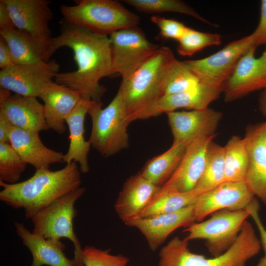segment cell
I'll return each instance as SVG.
<instances>
[{"mask_svg":"<svg viewBox=\"0 0 266 266\" xmlns=\"http://www.w3.org/2000/svg\"><path fill=\"white\" fill-rule=\"evenodd\" d=\"M60 24V33L52 38L47 59L49 61L58 49L67 47L73 52L77 68L73 71L58 73L55 82L78 91L85 100L102 102L107 89L100 81L114 74L109 37L95 33L63 18Z\"/></svg>","mask_w":266,"mask_h":266,"instance_id":"cell-1","label":"cell"},{"mask_svg":"<svg viewBox=\"0 0 266 266\" xmlns=\"http://www.w3.org/2000/svg\"><path fill=\"white\" fill-rule=\"evenodd\" d=\"M81 172L76 162L63 168L36 170L29 179L13 184L0 181V200L15 209L23 208L31 219L39 211L64 195L80 187Z\"/></svg>","mask_w":266,"mask_h":266,"instance_id":"cell-2","label":"cell"},{"mask_svg":"<svg viewBox=\"0 0 266 266\" xmlns=\"http://www.w3.org/2000/svg\"><path fill=\"white\" fill-rule=\"evenodd\" d=\"M188 242L178 236L171 239L159 252L158 266H245L262 248L259 238L247 221L234 243L219 256L207 258L193 253Z\"/></svg>","mask_w":266,"mask_h":266,"instance_id":"cell-3","label":"cell"},{"mask_svg":"<svg viewBox=\"0 0 266 266\" xmlns=\"http://www.w3.org/2000/svg\"><path fill=\"white\" fill-rule=\"evenodd\" d=\"M175 59L172 50L161 46L133 75L123 80L118 91L129 123L163 96L162 85L166 69Z\"/></svg>","mask_w":266,"mask_h":266,"instance_id":"cell-4","label":"cell"},{"mask_svg":"<svg viewBox=\"0 0 266 266\" xmlns=\"http://www.w3.org/2000/svg\"><path fill=\"white\" fill-rule=\"evenodd\" d=\"M74 5H61L63 19L98 34L107 35L137 26L139 17L114 0H79Z\"/></svg>","mask_w":266,"mask_h":266,"instance_id":"cell-5","label":"cell"},{"mask_svg":"<svg viewBox=\"0 0 266 266\" xmlns=\"http://www.w3.org/2000/svg\"><path fill=\"white\" fill-rule=\"evenodd\" d=\"M102 106V102L92 101L89 106L87 114L91 118L92 130L88 140L102 156L109 157L129 147L130 123L119 91L106 107Z\"/></svg>","mask_w":266,"mask_h":266,"instance_id":"cell-6","label":"cell"},{"mask_svg":"<svg viewBox=\"0 0 266 266\" xmlns=\"http://www.w3.org/2000/svg\"><path fill=\"white\" fill-rule=\"evenodd\" d=\"M85 191V188L83 187L73 190L39 211L31 219L33 225V233L56 241L62 238L70 240L74 246L73 259L78 266H84L83 248L74 231L73 222L77 215L74 204Z\"/></svg>","mask_w":266,"mask_h":266,"instance_id":"cell-7","label":"cell"},{"mask_svg":"<svg viewBox=\"0 0 266 266\" xmlns=\"http://www.w3.org/2000/svg\"><path fill=\"white\" fill-rule=\"evenodd\" d=\"M249 217L246 209L216 212L207 220L188 227L184 231L187 233L184 239L188 241L204 239L212 256H219L234 243Z\"/></svg>","mask_w":266,"mask_h":266,"instance_id":"cell-8","label":"cell"},{"mask_svg":"<svg viewBox=\"0 0 266 266\" xmlns=\"http://www.w3.org/2000/svg\"><path fill=\"white\" fill-rule=\"evenodd\" d=\"M109 38L113 73L122 80L133 75L161 47L149 41L138 26L115 32Z\"/></svg>","mask_w":266,"mask_h":266,"instance_id":"cell-9","label":"cell"},{"mask_svg":"<svg viewBox=\"0 0 266 266\" xmlns=\"http://www.w3.org/2000/svg\"><path fill=\"white\" fill-rule=\"evenodd\" d=\"M254 46H256L251 33L229 42L221 50L208 57L184 61V62L200 82L223 88L241 57Z\"/></svg>","mask_w":266,"mask_h":266,"instance_id":"cell-10","label":"cell"},{"mask_svg":"<svg viewBox=\"0 0 266 266\" xmlns=\"http://www.w3.org/2000/svg\"><path fill=\"white\" fill-rule=\"evenodd\" d=\"M1 0L6 5L15 27L30 35L41 45L47 53L52 38L49 28V23L54 16L49 6L51 1Z\"/></svg>","mask_w":266,"mask_h":266,"instance_id":"cell-11","label":"cell"},{"mask_svg":"<svg viewBox=\"0 0 266 266\" xmlns=\"http://www.w3.org/2000/svg\"><path fill=\"white\" fill-rule=\"evenodd\" d=\"M256 48L252 46L243 55L223 85L225 101L237 100L254 91L266 88V46L259 57L255 56Z\"/></svg>","mask_w":266,"mask_h":266,"instance_id":"cell-12","label":"cell"},{"mask_svg":"<svg viewBox=\"0 0 266 266\" xmlns=\"http://www.w3.org/2000/svg\"><path fill=\"white\" fill-rule=\"evenodd\" d=\"M54 60L40 64L13 65L0 71V88L25 97L39 98L48 83L59 73Z\"/></svg>","mask_w":266,"mask_h":266,"instance_id":"cell-13","label":"cell"},{"mask_svg":"<svg viewBox=\"0 0 266 266\" xmlns=\"http://www.w3.org/2000/svg\"><path fill=\"white\" fill-rule=\"evenodd\" d=\"M245 180L225 181L214 189L199 195L194 204L197 221L222 210H245L255 198Z\"/></svg>","mask_w":266,"mask_h":266,"instance_id":"cell-14","label":"cell"},{"mask_svg":"<svg viewBox=\"0 0 266 266\" xmlns=\"http://www.w3.org/2000/svg\"><path fill=\"white\" fill-rule=\"evenodd\" d=\"M166 114L173 137V142L182 143L187 146L199 139L216 135L222 118L221 112L209 107Z\"/></svg>","mask_w":266,"mask_h":266,"instance_id":"cell-15","label":"cell"},{"mask_svg":"<svg viewBox=\"0 0 266 266\" xmlns=\"http://www.w3.org/2000/svg\"><path fill=\"white\" fill-rule=\"evenodd\" d=\"M215 136L203 137L188 145L175 171L159 192L182 193L194 190L203 172L208 146Z\"/></svg>","mask_w":266,"mask_h":266,"instance_id":"cell-16","label":"cell"},{"mask_svg":"<svg viewBox=\"0 0 266 266\" xmlns=\"http://www.w3.org/2000/svg\"><path fill=\"white\" fill-rule=\"evenodd\" d=\"M243 138L248 158L245 181L266 205V121L249 125Z\"/></svg>","mask_w":266,"mask_h":266,"instance_id":"cell-17","label":"cell"},{"mask_svg":"<svg viewBox=\"0 0 266 266\" xmlns=\"http://www.w3.org/2000/svg\"><path fill=\"white\" fill-rule=\"evenodd\" d=\"M195 221L194 204H192L172 213L136 217L125 224L139 230L149 248L154 251L174 231L180 227H188Z\"/></svg>","mask_w":266,"mask_h":266,"instance_id":"cell-18","label":"cell"},{"mask_svg":"<svg viewBox=\"0 0 266 266\" xmlns=\"http://www.w3.org/2000/svg\"><path fill=\"white\" fill-rule=\"evenodd\" d=\"M222 93V88L201 82L191 90L173 95L163 96L156 102L141 113L137 120L157 116L179 108L189 110L208 108Z\"/></svg>","mask_w":266,"mask_h":266,"instance_id":"cell-19","label":"cell"},{"mask_svg":"<svg viewBox=\"0 0 266 266\" xmlns=\"http://www.w3.org/2000/svg\"><path fill=\"white\" fill-rule=\"evenodd\" d=\"M43 101L44 113L49 129L62 134L66 131V119L81 98L79 92L51 81L39 97Z\"/></svg>","mask_w":266,"mask_h":266,"instance_id":"cell-20","label":"cell"},{"mask_svg":"<svg viewBox=\"0 0 266 266\" xmlns=\"http://www.w3.org/2000/svg\"><path fill=\"white\" fill-rule=\"evenodd\" d=\"M160 188L139 173L129 177L123 184L114 204L119 218L126 223L138 217Z\"/></svg>","mask_w":266,"mask_h":266,"instance_id":"cell-21","label":"cell"},{"mask_svg":"<svg viewBox=\"0 0 266 266\" xmlns=\"http://www.w3.org/2000/svg\"><path fill=\"white\" fill-rule=\"evenodd\" d=\"M9 143L24 162L36 170L50 169L52 164L64 162V154L45 146L38 132L13 127Z\"/></svg>","mask_w":266,"mask_h":266,"instance_id":"cell-22","label":"cell"},{"mask_svg":"<svg viewBox=\"0 0 266 266\" xmlns=\"http://www.w3.org/2000/svg\"><path fill=\"white\" fill-rule=\"evenodd\" d=\"M0 112L6 116L14 127L38 133L49 129L43 104L37 98L11 94L0 101Z\"/></svg>","mask_w":266,"mask_h":266,"instance_id":"cell-23","label":"cell"},{"mask_svg":"<svg viewBox=\"0 0 266 266\" xmlns=\"http://www.w3.org/2000/svg\"><path fill=\"white\" fill-rule=\"evenodd\" d=\"M16 233L33 257L31 266H78L66 256L65 245L61 240L46 238L30 232L23 223L15 222Z\"/></svg>","mask_w":266,"mask_h":266,"instance_id":"cell-24","label":"cell"},{"mask_svg":"<svg viewBox=\"0 0 266 266\" xmlns=\"http://www.w3.org/2000/svg\"><path fill=\"white\" fill-rule=\"evenodd\" d=\"M92 102L81 98L66 119L69 131V143L63 162L66 164L72 162L78 163L82 173L90 170L88 156L91 144L85 139L84 121Z\"/></svg>","mask_w":266,"mask_h":266,"instance_id":"cell-25","label":"cell"},{"mask_svg":"<svg viewBox=\"0 0 266 266\" xmlns=\"http://www.w3.org/2000/svg\"><path fill=\"white\" fill-rule=\"evenodd\" d=\"M0 36L8 45L14 65L48 62L46 51L41 45L30 35L15 27L0 28Z\"/></svg>","mask_w":266,"mask_h":266,"instance_id":"cell-26","label":"cell"},{"mask_svg":"<svg viewBox=\"0 0 266 266\" xmlns=\"http://www.w3.org/2000/svg\"><path fill=\"white\" fill-rule=\"evenodd\" d=\"M186 147L184 143L173 142L166 151L148 161L138 173L153 184L161 187L175 171Z\"/></svg>","mask_w":266,"mask_h":266,"instance_id":"cell-27","label":"cell"},{"mask_svg":"<svg viewBox=\"0 0 266 266\" xmlns=\"http://www.w3.org/2000/svg\"><path fill=\"white\" fill-rule=\"evenodd\" d=\"M225 148L212 141L209 145L203 172L194 190L198 195L225 182Z\"/></svg>","mask_w":266,"mask_h":266,"instance_id":"cell-28","label":"cell"},{"mask_svg":"<svg viewBox=\"0 0 266 266\" xmlns=\"http://www.w3.org/2000/svg\"><path fill=\"white\" fill-rule=\"evenodd\" d=\"M225 148V181L245 180L248 158L244 138L232 136Z\"/></svg>","mask_w":266,"mask_h":266,"instance_id":"cell-29","label":"cell"},{"mask_svg":"<svg viewBox=\"0 0 266 266\" xmlns=\"http://www.w3.org/2000/svg\"><path fill=\"white\" fill-rule=\"evenodd\" d=\"M198 196L194 190L182 193H161L158 191L138 217H150L177 211L194 204Z\"/></svg>","mask_w":266,"mask_h":266,"instance_id":"cell-30","label":"cell"},{"mask_svg":"<svg viewBox=\"0 0 266 266\" xmlns=\"http://www.w3.org/2000/svg\"><path fill=\"white\" fill-rule=\"evenodd\" d=\"M200 81L184 63L176 58L165 73L162 85L163 96L184 92L199 85Z\"/></svg>","mask_w":266,"mask_h":266,"instance_id":"cell-31","label":"cell"},{"mask_svg":"<svg viewBox=\"0 0 266 266\" xmlns=\"http://www.w3.org/2000/svg\"><path fill=\"white\" fill-rule=\"evenodd\" d=\"M125 3L138 11L146 13H160L166 12L186 14L212 26L216 27L200 16L186 2L179 0H124Z\"/></svg>","mask_w":266,"mask_h":266,"instance_id":"cell-32","label":"cell"},{"mask_svg":"<svg viewBox=\"0 0 266 266\" xmlns=\"http://www.w3.org/2000/svg\"><path fill=\"white\" fill-rule=\"evenodd\" d=\"M178 42V54L192 56L207 47L220 45L222 37L218 33L200 32L189 27Z\"/></svg>","mask_w":266,"mask_h":266,"instance_id":"cell-33","label":"cell"},{"mask_svg":"<svg viewBox=\"0 0 266 266\" xmlns=\"http://www.w3.org/2000/svg\"><path fill=\"white\" fill-rule=\"evenodd\" d=\"M28 164L9 143H0V181L9 184L18 182Z\"/></svg>","mask_w":266,"mask_h":266,"instance_id":"cell-34","label":"cell"},{"mask_svg":"<svg viewBox=\"0 0 266 266\" xmlns=\"http://www.w3.org/2000/svg\"><path fill=\"white\" fill-rule=\"evenodd\" d=\"M84 266H127L129 259L123 255H113L110 250H102L93 246L83 249Z\"/></svg>","mask_w":266,"mask_h":266,"instance_id":"cell-35","label":"cell"},{"mask_svg":"<svg viewBox=\"0 0 266 266\" xmlns=\"http://www.w3.org/2000/svg\"><path fill=\"white\" fill-rule=\"evenodd\" d=\"M150 19L159 28L161 36L167 39L178 41L189 28L181 22L157 15L152 16Z\"/></svg>","mask_w":266,"mask_h":266,"instance_id":"cell-36","label":"cell"},{"mask_svg":"<svg viewBox=\"0 0 266 266\" xmlns=\"http://www.w3.org/2000/svg\"><path fill=\"white\" fill-rule=\"evenodd\" d=\"M246 209L257 226L260 235L259 239L261 247L264 252V256L260 259L257 266H266V229L259 216V203L255 198L254 199Z\"/></svg>","mask_w":266,"mask_h":266,"instance_id":"cell-37","label":"cell"},{"mask_svg":"<svg viewBox=\"0 0 266 266\" xmlns=\"http://www.w3.org/2000/svg\"><path fill=\"white\" fill-rule=\"evenodd\" d=\"M255 45H266V0L261 1L260 17L258 25L252 33Z\"/></svg>","mask_w":266,"mask_h":266,"instance_id":"cell-38","label":"cell"},{"mask_svg":"<svg viewBox=\"0 0 266 266\" xmlns=\"http://www.w3.org/2000/svg\"><path fill=\"white\" fill-rule=\"evenodd\" d=\"M14 64L11 54L4 39L0 36V67L5 69Z\"/></svg>","mask_w":266,"mask_h":266,"instance_id":"cell-39","label":"cell"},{"mask_svg":"<svg viewBox=\"0 0 266 266\" xmlns=\"http://www.w3.org/2000/svg\"><path fill=\"white\" fill-rule=\"evenodd\" d=\"M13 127L6 116L0 112V143H9L10 134Z\"/></svg>","mask_w":266,"mask_h":266,"instance_id":"cell-40","label":"cell"},{"mask_svg":"<svg viewBox=\"0 0 266 266\" xmlns=\"http://www.w3.org/2000/svg\"><path fill=\"white\" fill-rule=\"evenodd\" d=\"M15 27L8 10L3 3L0 0V28Z\"/></svg>","mask_w":266,"mask_h":266,"instance_id":"cell-41","label":"cell"},{"mask_svg":"<svg viewBox=\"0 0 266 266\" xmlns=\"http://www.w3.org/2000/svg\"><path fill=\"white\" fill-rule=\"evenodd\" d=\"M259 106L261 113L266 117V88L263 90L259 96Z\"/></svg>","mask_w":266,"mask_h":266,"instance_id":"cell-42","label":"cell"}]
</instances>
